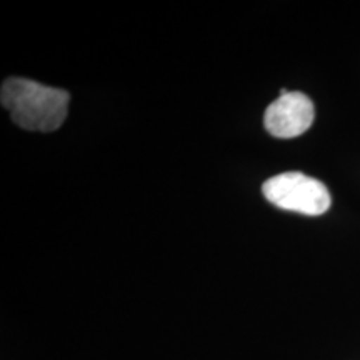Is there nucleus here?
<instances>
[{"label": "nucleus", "instance_id": "3", "mask_svg": "<svg viewBox=\"0 0 360 360\" xmlns=\"http://www.w3.org/2000/svg\"><path fill=\"white\" fill-rule=\"evenodd\" d=\"M315 109L302 92H287L267 107L264 125L277 139H294L307 132L314 124Z\"/></svg>", "mask_w": 360, "mask_h": 360}, {"label": "nucleus", "instance_id": "2", "mask_svg": "<svg viewBox=\"0 0 360 360\" xmlns=\"http://www.w3.org/2000/svg\"><path fill=\"white\" fill-rule=\"evenodd\" d=\"M262 192L270 204L278 209L304 215H322L332 204L328 188L321 180L302 172H285L270 177Z\"/></svg>", "mask_w": 360, "mask_h": 360}, {"label": "nucleus", "instance_id": "1", "mask_svg": "<svg viewBox=\"0 0 360 360\" xmlns=\"http://www.w3.org/2000/svg\"><path fill=\"white\" fill-rule=\"evenodd\" d=\"M0 101L19 127L34 132H52L64 124L70 96L62 89L11 77L2 84Z\"/></svg>", "mask_w": 360, "mask_h": 360}]
</instances>
